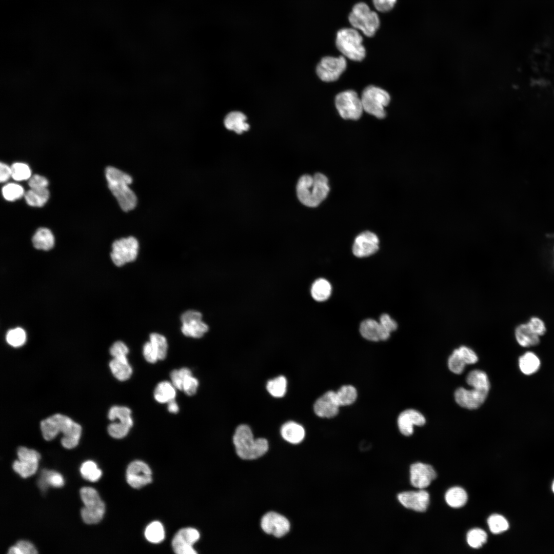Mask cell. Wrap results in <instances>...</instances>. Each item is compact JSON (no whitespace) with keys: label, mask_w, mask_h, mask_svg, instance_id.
<instances>
[{"label":"cell","mask_w":554,"mask_h":554,"mask_svg":"<svg viewBox=\"0 0 554 554\" xmlns=\"http://www.w3.org/2000/svg\"><path fill=\"white\" fill-rule=\"evenodd\" d=\"M261 526L266 533L281 538L290 530V523L284 516L275 512H269L262 518Z\"/></svg>","instance_id":"cell-16"},{"label":"cell","mask_w":554,"mask_h":554,"mask_svg":"<svg viewBox=\"0 0 554 554\" xmlns=\"http://www.w3.org/2000/svg\"><path fill=\"white\" fill-rule=\"evenodd\" d=\"M246 116L244 114L239 111H233L228 113L224 120L225 127L233 130L238 134L247 131L249 128V124L246 123Z\"/></svg>","instance_id":"cell-27"},{"label":"cell","mask_w":554,"mask_h":554,"mask_svg":"<svg viewBox=\"0 0 554 554\" xmlns=\"http://www.w3.org/2000/svg\"><path fill=\"white\" fill-rule=\"evenodd\" d=\"M335 394L339 406H346L352 404L355 401L357 391L351 385H344L335 392Z\"/></svg>","instance_id":"cell-36"},{"label":"cell","mask_w":554,"mask_h":554,"mask_svg":"<svg viewBox=\"0 0 554 554\" xmlns=\"http://www.w3.org/2000/svg\"><path fill=\"white\" fill-rule=\"evenodd\" d=\"M487 523L490 531L494 534L502 533L509 528V524L506 519L498 514L490 516L488 519Z\"/></svg>","instance_id":"cell-44"},{"label":"cell","mask_w":554,"mask_h":554,"mask_svg":"<svg viewBox=\"0 0 554 554\" xmlns=\"http://www.w3.org/2000/svg\"><path fill=\"white\" fill-rule=\"evenodd\" d=\"M282 437L292 444L301 442L305 437V430L302 426L292 421L284 424L281 428Z\"/></svg>","instance_id":"cell-24"},{"label":"cell","mask_w":554,"mask_h":554,"mask_svg":"<svg viewBox=\"0 0 554 554\" xmlns=\"http://www.w3.org/2000/svg\"><path fill=\"white\" fill-rule=\"evenodd\" d=\"M198 386V380L191 374L186 377L185 379L183 385L182 390H183L186 394L192 395L196 393Z\"/></svg>","instance_id":"cell-53"},{"label":"cell","mask_w":554,"mask_h":554,"mask_svg":"<svg viewBox=\"0 0 554 554\" xmlns=\"http://www.w3.org/2000/svg\"><path fill=\"white\" fill-rule=\"evenodd\" d=\"M138 250V242L133 236L122 238L112 245L111 258L114 264L121 266L135 260Z\"/></svg>","instance_id":"cell-9"},{"label":"cell","mask_w":554,"mask_h":554,"mask_svg":"<svg viewBox=\"0 0 554 554\" xmlns=\"http://www.w3.org/2000/svg\"><path fill=\"white\" fill-rule=\"evenodd\" d=\"M361 101L364 110L367 113L382 118L385 116L384 107L389 103L390 96L385 90L369 86L363 91Z\"/></svg>","instance_id":"cell-7"},{"label":"cell","mask_w":554,"mask_h":554,"mask_svg":"<svg viewBox=\"0 0 554 554\" xmlns=\"http://www.w3.org/2000/svg\"><path fill=\"white\" fill-rule=\"evenodd\" d=\"M379 239L373 232L366 231L359 234L355 238L352 252L358 258L368 256L379 249Z\"/></svg>","instance_id":"cell-17"},{"label":"cell","mask_w":554,"mask_h":554,"mask_svg":"<svg viewBox=\"0 0 554 554\" xmlns=\"http://www.w3.org/2000/svg\"><path fill=\"white\" fill-rule=\"evenodd\" d=\"M176 389L171 382L166 381L161 382L154 389V398L159 403H168L175 399Z\"/></svg>","instance_id":"cell-30"},{"label":"cell","mask_w":554,"mask_h":554,"mask_svg":"<svg viewBox=\"0 0 554 554\" xmlns=\"http://www.w3.org/2000/svg\"><path fill=\"white\" fill-rule=\"evenodd\" d=\"M39 488L45 491L49 486L54 487H61L64 484L62 476L53 470L43 469L37 482Z\"/></svg>","instance_id":"cell-31"},{"label":"cell","mask_w":554,"mask_h":554,"mask_svg":"<svg viewBox=\"0 0 554 554\" xmlns=\"http://www.w3.org/2000/svg\"><path fill=\"white\" fill-rule=\"evenodd\" d=\"M128 352V347L122 341L115 342L110 348V354L113 358L127 357Z\"/></svg>","instance_id":"cell-52"},{"label":"cell","mask_w":554,"mask_h":554,"mask_svg":"<svg viewBox=\"0 0 554 554\" xmlns=\"http://www.w3.org/2000/svg\"><path fill=\"white\" fill-rule=\"evenodd\" d=\"M109 367L113 375L121 381L129 379L132 373V369L127 357L113 358L109 363Z\"/></svg>","instance_id":"cell-26"},{"label":"cell","mask_w":554,"mask_h":554,"mask_svg":"<svg viewBox=\"0 0 554 554\" xmlns=\"http://www.w3.org/2000/svg\"><path fill=\"white\" fill-rule=\"evenodd\" d=\"M9 554H35L37 551L34 545L30 542L21 540L9 549Z\"/></svg>","instance_id":"cell-49"},{"label":"cell","mask_w":554,"mask_h":554,"mask_svg":"<svg viewBox=\"0 0 554 554\" xmlns=\"http://www.w3.org/2000/svg\"><path fill=\"white\" fill-rule=\"evenodd\" d=\"M552 490H553V491L554 492V482L553 483V484H552Z\"/></svg>","instance_id":"cell-61"},{"label":"cell","mask_w":554,"mask_h":554,"mask_svg":"<svg viewBox=\"0 0 554 554\" xmlns=\"http://www.w3.org/2000/svg\"><path fill=\"white\" fill-rule=\"evenodd\" d=\"M339 407L335 391H328L316 400L313 410L320 417L332 418L338 414Z\"/></svg>","instance_id":"cell-21"},{"label":"cell","mask_w":554,"mask_h":554,"mask_svg":"<svg viewBox=\"0 0 554 554\" xmlns=\"http://www.w3.org/2000/svg\"><path fill=\"white\" fill-rule=\"evenodd\" d=\"M426 420L424 416L418 411L409 409L402 412L398 418L399 429L404 436L413 433L414 426H422Z\"/></svg>","instance_id":"cell-22"},{"label":"cell","mask_w":554,"mask_h":554,"mask_svg":"<svg viewBox=\"0 0 554 554\" xmlns=\"http://www.w3.org/2000/svg\"><path fill=\"white\" fill-rule=\"evenodd\" d=\"M329 191L328 181L324 174L304 175L296 185V194L300 201L309 207L318 206L327 197Z\"/></svg>","instance_id":"cell-2"},{"label":"cell","mask_w":554,"mask_h":554,"mask_svg":"<svg viewBox=\"0 0 554 554\" xmlns=\"http://www.w3.org/2000/svg\"><path fill=\"white\" fill-rule=\"evenodd\" d=\"M233 441L237 454L245 460L257 459L268 449L267 441L263 438L254 439L250 428L245 424L237 427Z\"/></svg>","instance_id":"cell-3"},{"label":"cell","mask_w":554,"mask_h":554,"mask_svg":"<svg viewBox=\"0 0 554 554\" xmlns=\"http://www.w3.org/2000/svg\"><path fill=\"white\" fill-rule=\"evenodd\" d=\"M146 538L153 543H159L165 538V531L163 525L158 521H154L149 524L145 531Z\"/></svg>","instance_id":"cell-37"},{"label":"cell","mask_w":554,"mask_h":554,"mask_svg":"<svg viewBox=\"0 0 554 554\" xmlns=\"http://www.w3.org/2000/svg\"><path fill=\"white\" fill-rule=\"evenodd\" d=\"M518 364L522 373L530 375L538 371L541 366V361L535 353L528 351L520 357Z\"/></svg>","instance_id":"cell-28"},{"label":"cell","mask_w":554,"mask_h":554,"mask_svg":"<svg viewBox=\"0 0 554 554\" xmlns=\"http://www.w3.org/2000/svg\"><path fill=\"white\" fill-rule=\"evenodd\" d=\"M467 383L473 388L488 392L490 384L487 374L483 371L473 370L466 378Z\"/></svg>","instance_id":"cell-34"},{"label":"cell","mask_w":554,"mask_h":554,"mask_svg":"<svg viewBox=\"0 0 554 554\" xmlns=\"http://www.w3.org/2000/svg\"><path fill=\"white\" fill-rule=\"evenodd\" d=\"M527 324L529 328L539 336L543 335L546 332L544 322L538 318H532Z\"/></svg>","instance_id":"cell-56"},{"label":"cell","mask_w":554,"mask_h":554,"mask_svg":"<svg viewBox=\"0 0 554 554\" xmlns=\"http://www.w3.org/2000/svg\"><path fill=\"white\" fill-rule=\"evenodd\" d=\"M105 176L108 188L121 209L125 212L133 209L137 200L135 193L129 187L133 181L131 176L116 168L108 166L105 169Z\"/></svg>","instance_id":"cell-1"},{"label":"cell","mask_w":554,"mask_h":554,"mask_svg":"<svg viewBox=\"0 0 554 554\" xmlns=\"http://www.w3.org/2000/svg\"><path fill=\"white\" fill-rule=\"evenodd\" d=\"M143 353L144 358L149 363H154L159 360L157 353L150 341L144 344Z\"/></svg>","instance_id":"cell-54"},{"label":"cell","mask_w":554,"mask_h":554,"mask_svg":"<svg viewBox=\"0 0 554 554\" xmlns=\"http://www.w3.org/2000/svg\"><path fill=\"white\" fill-rule=\"evenodd\" d=\"M488 392L475 388L467 389L459 388L454 393L457 403L461 406L468 409L479 407L485 400Z\"/></svg>","instance_id":"cell-19"},{"label":"cell","mask_w":554,"mask_h":554,"mask_svg":"<svg viewBox=\"0 0 554 554\" xmlns=\"http://www.w3.org/2000/svg\"><path fill=\"white\" fill-rule=\"evenodd\" d=\"M17 454L18 460L13 462V470L24 478L34 474L41 458L39 453L35 450L21 446L18 448Z\"/></svg>","instance_id":"cell-11"},{"label":"cell","mask_w":554,"mask_h":554,"mask_svg":"<svg viewBox=\"0 0 554 554\" xmlns=\"http://www.w3.org/2000/svg\"><path fill=\"white\" fill-rule=\"evenodd\" d=\"M108 417L110 421L118 420L133 426L131 411L127 407L114 406L109 409Z\"/></svg>","instance_id":"cell-38"},{"label":"cell","mask_w":554,"mask_h":554,"mask_svg":"<svg viewBox=\"0 0 554 554\" xmlns=\"http://www.w3.org/2000/svg\"><path fill=\"white\" fill-rule=\"evenodd\" d=\"M2 192L4 198L8 201L18 200L24 195L25 193L22 186L14 183H10L4 185Z\"/></svg>","instance_id":"cell-41"},{"label":"cell","mask_w":554,"mask_h":554,"mask_svg":"<svg viewBox=\"0 0 554 554\" xmlns=\"http://www.w3.org/2000/svg\"><path fill=\"white\" fill-rule=\"evenodd\" d=\"M150 342L155 349L160 360H164L167 353L168 344L167 340L163 335L152 333L150 335Z\"/></svg>","instance_id":"cell-43"},{"label":"cell","mask_w":554,"mask_h":554,"mask_svg":"<svg viewBox=\"0 0 554 554\" xmlns=\"http://www.w3.org/2000/svg\"><path fill=\"white\" fill-rule=\"evenodd\" d=\"M335 103L340 115L344 119L356 120L362 115L363 107L361 99L354 91L340 93L335 97Z\"/></svg>","instance_id":"cell-8"},{"label":"cell","mask_w":554,"mask_h":554,"mask_svg":"<svg viewBox=\"0 0 554 554\" xmlns=\"http://www.w3.org/2000/svg\"><path fill=\"white\" fill-rule=\"evenodd\" d=\"M202 314L195 310H188L181 316L182 331L187 337L200 338L208 330V325L202 321Z\"/></svg>","instance_id":"cell-13"},{"label":"cell","mask_w":554,"mask_h":554,"mask_svg":"<svg viewBox=\"0 0 554 554\" xmlns=\"http://www.w3.org/2000/svg\"><path fill=\"white\" fill-rule=\"evenodd\" d=\"M456 349L466 364H474L478 361L477 355L471 348L461 346Z\"/></svg>","instance_id":"cell-51"},{"label":"cell","mask_w":554,"mask_h":554,"mask_svg":"<svg viewBox=\"0 0 554 554\" xmlns=\"http://www.w3.org/2000/svg\"><path fill=\"white\" fill-rule=\"evenodd\" d=\"M363 37L359 31L352 28L340 29L336 36V46L346 57L355 61H362L365 56Z\"/></svg>","instance_id":"cell-4"},{"label":"cell","mask_w":554,"mask_h":554,"mask_svg":"<svg viewBox=\"0 0 554 554\" xmlns=\"http://www.w3.org/2000/svg\"><path fill=\"white\" fill-rule=\"evenodd\" d=\"M80 472L84 479L91 482L97 481L102 474L101 470L97 468L96 464L92 461L84 462L81 466Z\"/></svg>","instance_id":"cell-40"},{"label":"cell","mask_w":554,"mask_h":554,"mask_svg":"<svg viewBox=\"0 0 554 554\" xmlns=\"http://www.w3.org/2000/svg\"><path fill=\"white\" fill-rule=\"evenodd\" d=\"M399 502L405 508L416 511H426L429 502L427 491L420 490L418 491H405L398 495Z\"/></svg>","instance_id":"cell-20"},{"label":"cell","mask_w":554,"mask_h":554,"mask_svg":"<svg viewBox=\"0 0 554 554\" xmlns=\"http://www.w3.org/2000/svg\"><path fill=\"white\" fill-rule=\"evenodd\" d=\"M132 425L122 422L111 423L108 427V432L110 436L115 439H121L128 433Z\"/></svg>","instance_id":"cell-47"},{"label":"cell","mask_w":554,"mask_h":554,"mask_svg":"<svg viewBox=\"0 0 554 554\" xmlns=\"http://www.w3.org/2000/svg\"><path fill=\"white\" fill-rule=\"evenodd\" d=\"M448 365L449 369L452 372L461 374L464 370L466 364L456 349L448 359Z\"/></svg>","instance_id":"cell-50"},{"label":"cell","mask_w":554,"mask_h":554,"mask_svg":"<svg viewBox=\"0 0 554 554\" xmlns=\"http://www.w3.org/2000/svg\"><path fill=\"white\" fill-rule=\"evenodd\" d=\"M32 243L36 249L48 250L54 246V237L50 229L39 228L33 236Z\"/></svg>","instance_id":"cell-29"},{"label":"cell","mask_w":554,"mask_h":554,"mask_svg":"<svg viewBox=\"0 0 554 554\" xmlns=\"http://www.w3.org/2000/svg\"><path fill=\"white\" fill-rule=\"evenodd\" d=\"M515 337L518 344L524 347L534 346L540 343L539 335L535 333L527 324H521L516 328Z\"/></svg>","instance_id":"cell-25"},{"label":"cell","mask_w":554,"mask_h":554,"mask_svg":"<svg viewBox=\"0 0 554 554\" xmlns=\"http://www.w3.org/2000/svg\"><path fill=\"white\" fill-rule=\"evenodd\" d=\"M266 388L269 393L273 397H282L286 392V379L284 376L281 375L270 380L268 381Z\"/></svg>","instance_id":"cell-39"},{"label":"cell","mask_w":554,"mask_h":554,"mask_svg":"<svg viewBox=\"0 0 554 554\" xmlns=\"http://www.w3.org/2000/svg\"><path fill=\"white\" fill-rule=\"evenodd\" d=\"M346 61L344 56H326L323 57L316 68L319 77L323 81L332 82L338 80L345 70Z\"/></svg>","instance_id":"cell-12"},{"label":"cell","mask_w":554,"mask_h":554,"mask_svg":"<svg viewBox=\"0 0 554 554\" xmlns=\"http://www.w3.org/2000/svg\"><path fill=\"white\" fill-rule=\"evenodd\" d=\"M348 19L353 28L367 37L373 36L380 25L378 14L364 2L358 3L353 6Z\"/></svg>","instance_id":"cell-5"},{"label":"cell","mask_w":554,"mask_h":554,"mask_svg":"<svg viewBox=\"0 0 554 554\" xmlns=\"http://www.w3.org/2000/svg\"><path fill=\"white\" fill-rule=\"evenodd\" d=\"M24 197L28 205L32 207H41L43 206L48 201L49 197V192L47 188H30L25 193Z\"/></svg>","instance_id":"cell-32"},{"label":"cell","mask_w":554,"mask_h":554,"mask_svg":"<svg viewBox=\"0 0 554 554\" xmlns=\"http://www.w3.org/2000/svg\"><path fill=\"white\" fill-rule=\"evenodd\" d=\"M191 370L187 368H182L180 369H175L170 373V379L172 384L179 390H182L184 381L186 377L191 375Z\"/></svg>","instance_id":"cell-48"},{"label":"cell","mask_w":554,"mask_h":554,"mask_svg":"<svg viewBox=\"0 0 554 554\" xmlns=\"http://www.w3.org/2000/svg\"><path fill=\"white\" fill-rule=\"evenodd\" d=\"M361 335L366 339L372 341H385L390 337V332L384 328L376 321L367 319L362 322L360 327Z\"/></svg>","instance_id":"cell-23"},{"label":"cell","mask_w":554,"mask_h":554,"mask_svg":"<svg viewBox=\"0 0 554 554\" xmlns=\"http://www.w3.org/2000/svg\"><path fill=\"white\" fill-rule=\"evenodd\" d=\"M199 531L193 528H185L180 530L174 536L172 546L174 551L177 554H195L193 544L199 539Z\"/></svg>","instance_id":"cell-14"},{"label":"cell","mask_w":554,"mask_h":554,"mask_svg":"<svg viewBox=\"0 0 554 554\" xmlns=\"http://www.w3.org/2000/svg\"><path fill=\"white\" fill-rule=\"evenodd\" d=\"M126 479L131 487L140 488L151 482V469L147 464L142 461H133L128 466Z\"/></svg>","instance_id":"cell-15"},{"label":"cell","mask_w":554,"mask_h":554,"mask_svg":"<svg viewBox=\"0 0 554 554\" xmlns=\"http://www.w3.org/2000/svg\"><path fill=\"white\" fill-rule=\"evenodd\" d=\"M331 292V287L330 283L324 279L315 280L311 286L312 297L316 301L326 300L329 297Z\"/></svg>","instance_id":"cell-35"},{"label":"cell","mask_w":554,"mask_h":554,"mask_svg":"<svg viewBox=\"0 0 554 554\" xmlns=\"http://www.w3.org/2000/svg\"><path fill=\"white\" fill-rule=\"evenodd\" d=\"M28 185L31 189L47 188L48 185V181L43 176L34 174L29 179Z\"/></svg>","instance_id":"cell-55"},{"label":"cell","mask_w":554,"mask_h":554,"mask_svg":"<svg viewBox=\"0 0 554 554\" xmlns=\"http://www.w3.org/2000/svg\"><path fill=\"white\" fill-rule=\"evenodd\" d=\"M6 340L10 345L14 347H20L26 342V332L23 329L19 327L9 330L7 333Z\"/></svg>","instance_id":"cell-46"},{"label":"cell","mask_w":554,"mask_h":554,"mask_svg":"<svg viewBox=\"0 0 554 554\" xmlns=\"http://www.w3.org/2000/svg\"><path fill=\"white\" fill-rule=\"evenodd\" d=\"M380 324L390 332L395 330L398 327L397 323L387 314H383L380 316Z\"/></svg>","instance_id":"cell-58"},{"label":"cell","mask_w":554,"mask_h":554,"mask_svg":"<svg viewBox=\"0 0 554 554\" xmlns=\"http://www.w3.org/2000/svg\"><path fill=\"white\" fill-rule=\"evenodd\" d=\"M466 538L467 543L471 547L479 548L486 542L487 535L483 530L474 528L468 531Z\"/></svg>","instance_id":"cell-42"},{"label":"cell","mask_w":554,"mask_h":554,"mask_svg":"<svg viewBox=\"0 0 554 554\" xmlns=\"http://www.w3.org/2000/svg\"><path fill=\"white\" fill-rule=\"evenodd\" d=\"M80 492L84 504L81 511L83 520L88 524L98 523L104 515L105 506L98 492L90 487H82Z\"/></svg>","instance_id":"cell-6"},{"label":"cell","mask_w":554,"mask_h":554,"mask_svg":"<svg viewBox=\"0 0 554 554\" xmlns=\"http://www.w3.org/2000/svg\"><path fill=\"white\" fill-rule=\"evenodd\" d=\"M76 422L69 417L55 414L43 420L41 423V429L45 440L50 441L60 432L63 436L67 434L75 426Z\"/></svg>","instance_id":"cell-10"},{"label":"cell","mask_w":554,"mask_h":554,"mask_svg":"<svg viewBox=\"0 0 554 554\" xmlns=\"http://www.w3.org/2000/svg\"><path fill=\"white\" fill-rule=\"evenodd\" d=\"M11 177L15 181H22L29 180L31 176V171L26 164L16 162L12 165Z\"/></svg>","instance_id":"cell-45"},{"label":"cell","mask_w":554,"mask_h":554,"mask_svg":"<svg viewBox=\"0 0 554 554\" xmlns=\"http://www.w3.org/2000/svg\"><path fill=\"white\" fill-rule=\"evenodd\" d=\"M468 496L465 490L460 487H453L447 490L445 495L446 503L453 508L463 506L467 502Z\"/></svg>","instance_id":"cell-33"},{"label":"cell","mask_w":554,"mask_h":554,"mask_svg":"<svg viewBox=\"0 0 554 554\" xmlns=\"http://www.w3.org/2000/svg\"><path fill=\"white\" fill-rule=\"evenodd\" d=\"M372 2L378 11L386 12L391 10L394 7L397 0H372Z\"/></svg>","instance_id":"cell-57"},{"label":"cell","mask_w":554,"mask_h":554,"mask_svg":"<svg viewBox=\"0 0 554 554\" xmlns=\"http://www.w3.org/2000/svg\"><path fill=\"white\" fill-rule=\"evenodd\" d=\"M167 404H168V407H167L168 410L170 412L173 413H176L179 411V406H178L177 403L174 401V400L169 402Z\"/></svg>","instance_id":"cell-60"},{"label":"cell","mask_w":554,"mask_h":554,"mask_svg":"<svg viewBox=\"0 0 554 554\" xmlns=\"http://www.w3.org/2000/svg\"><path fill=\"white\" fill-rule=\"evenodd\" d=\"M11 176V169L7 164L1 163L0 164V181L1 183L7 182Z\"/></svg>","instance_id":"cell-59"},{"label":"cell","mask_w":554,"mask_h":554,"mask_svg":"<svg viewBox=\"0 0 554 554\" xmlns=\"http://www.w3.org/2000/svg\"><path fill=\"white\" fill-rule=\"evenodd\" d=\"M410 474L411 485L420 489L428 487L437 477L436 472L431 465L420 462L411 465Z\"/></svg>","instance_id":"cell-18"}]
</instances>
